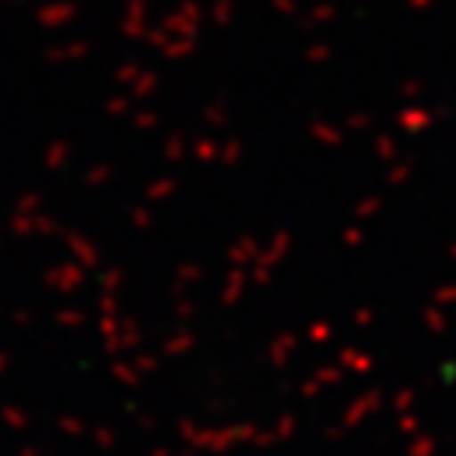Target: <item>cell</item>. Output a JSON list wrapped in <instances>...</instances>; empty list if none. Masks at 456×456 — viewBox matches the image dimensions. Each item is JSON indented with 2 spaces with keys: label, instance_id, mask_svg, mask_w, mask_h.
<instances>
[]
</instances>
